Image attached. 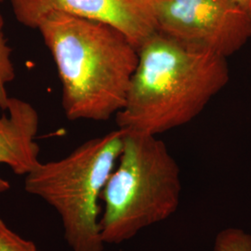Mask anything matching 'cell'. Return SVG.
<instances>
[{
  "mask_svg": "<svg viewBox=\"0 0 251 251\" xmlns=\"http://www.w3.org/2000/svg\"><path fill=\"white\" fill-rule=\"evenodd\" d=\"M229 81L227 58L160 32L139 48V61L118 128L157 136L188 124Z\"/></svg>",
  "mask_w": 251,
  "mask_h": 251,
  "instance_id": "cell-1",
  "label": "cell"
},
{
  "mask_svg": "<svg viewBox=\"0 0 251 251\" xmlns=\"http://www.w3.org/2000/svg\"><path fill=\"white\" fill-rule=\"evenodd\" d=\"M52 55L69 120L105 121L125 106L138 61L137 47L116 28L63 12L36 28Z\"/></svg>",
  "mask_w": 251,
  "mask_h": 251,
  "instance_id": "cell-2",
  "label": "cell"
},
{
  "mask_svg": "<svg viewBox=\"0 0 251 251\" xmlns=\"http://www.w3.org/2000/svg\"><path fill=\"white\" fill-rule=\"evenodd\" d=\"M118 162L100 197V235L108 245L128 241L168 220L180 202L179 166L157 136L126 131Z\"/></svg>",
  "mask_w": 251,
  "mask_h": 251,
  "instance_id": "cell-3",
  "label": "cell"
},
{
  "mask_svg": "<svg viewBox=\"0 0 251 251\" xmlns=\"http://www.w3.org/2000/svg\"><path fill=\"white\" fill-rule=\"evenodd\" d=\"M126 130L118 128L81 144L58 161L39 163L25 175L28 194L58 212L72 251H102L99 200L123 150Z\"/></svg>",
  "mask_w": 251,
  "mask_h": 251,
  "instance_id": "cell-4",
  "label": "cell"
},
{
  "mask_svg": "<svg viewBox=\"0 0 251 251\" xmlns=\"http://www.w3.org/2000/svg\"><path fill=\"white\" fill-rule=\"evenodd\" d=\"M157 31L228 58L251 38V18L236 0H155Z\"/></svg>",
  "mask_w": 251,
  "mask_h": 251,
  "instance_id": "cell-5",
  "label": "cell"
},
{
  "mask_svg": "<svg viewBox=\"0 0 251 251\" xmlns=\"http://www.w3.org/2000/svg\"><path fill=\"white\" fill-rule=\"evenodd\" d=\"M23 25L36 29L52 12L99 22L123 33L137 49L157 32L155 0H10Z\"/></svg>",
  "mask_w": 251,
  "mask_h": 251,
  "instance_id": "cell-6",
  "label": "cell"
},
{
  "mask_svg": "<svg viewBox=\"0 0 251 251\" xmlns=\"http://www.w3.org/2000/svg\"><path fill=\"white\" fill-rule=\"evenodd\" d=\"M15 79V69L11 61V49L4 35V20L0 12V108L7 110L9 97L7 85Z\"/></svg>",
  "mask_w": 251,
  "mask_h": 251,
  "instance_id": "cell-7",
  "label": "cell"
},
{
  "mask_svg": "<svg viewBox=\"0 0 251 251\" xmlns=\"http://www.w3.org/2000/svg\"><path fill=\"white\" fill-rule=\"evenodd\" d=\"M213 251H251V234L227 228L216 235Z\"/></svg>",
  "mask_w": 251,
  "mask_h": 251,
  "instance_id": "cell-8",
  "label": "cell"
},
{
  "mask_svg": "<svg viewBox=\"0 0 251 251\" xmlns=\"http://www.w3.org/2000/svg\"><path fill=\"white\" fill-rule=\"evenodd\" d=\"M0 251H41L35 243L11 230L0 218Z\"/></svg>",
  "mask_w": 251,
  "mask_h": 251,
  "instance_id": "cell-9",
  "label": "cell"
},
{
  "mask_svg": "<svg viewBox=\"0 0 251 251\" xmlns=\"http://www.w3.org/2000/svg\"><path fill=\"white\" fill-rule=\"evenodd\" d=\"M236 2L251 18V0H236Z\"/></svg>",
  "mask_w": 251,
  "mask_h": 251,
  "instance_id": "cell-10",
  "label": "cell"
},
{
  "mask_svg": "<svg viewBox=\"0 0 251 251\" xmlns=\"http://www.w3.org/2000/svg\"><path fill=\"white\" fill-rule=\"evenodd\" d=\"M3 1H4V0H0V4H1Z\"/></svg>",
  "mask_w": 251,
  "mask_h": 251,
  "instance_id": "cell-11",
  "label": "cell"
}]
</instances>
